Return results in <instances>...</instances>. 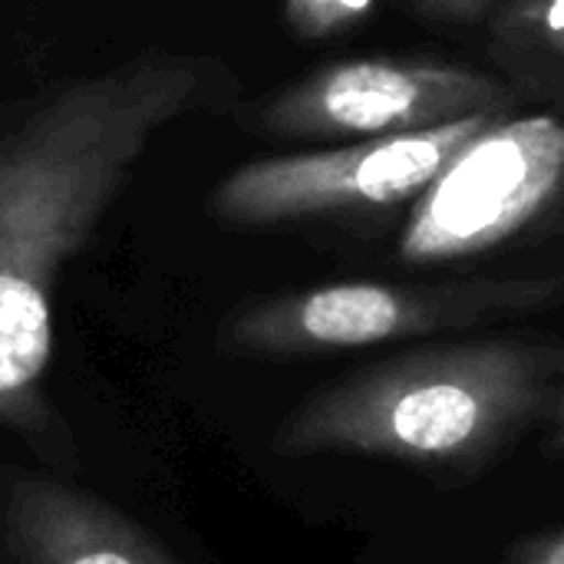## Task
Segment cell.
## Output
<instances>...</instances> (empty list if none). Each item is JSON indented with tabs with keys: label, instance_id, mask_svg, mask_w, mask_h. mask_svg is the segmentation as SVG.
I'll use <instances>...</instances> for the list:
<instances>
[{
	"label": "cell",
	"instance_id": "1",
	"mask_svg": "<svg viewBox=\"0 0 564 564\" xmlns=\"http://www.w3.org/2000/svg\"><path fill=\"white\" fill-rule=\"evenodd\" d=\"M231 69L145 53L0 116V420L30 426L53 357V294L149 145L215 106Z\"/></svg>",
	"mask_w": 564,
	"mask_h": 564
},
{
	"label": "cell",
	"instance_id": "2",
	"mask_svg": "<svg viewBox=\"0 0 564 564\" xmlns=\"http://www.w3.org/2000/svg\"><path fill=\"white\" fill-rule=\"evenodd\" d=\"M562 393L558 340L416 347L307 397L281 426L278 446L294 456L354 453L436 482H473L549 426Z\"/></svg>",
	"mask_w": 564,
	"mask_h": 564
},
{
	"label": "cell",
	"instance_id": "3",
	"mask_svg": "<svg viewBox=\"0 0 564 564\" xmlns=\"http://www.w3.org/2000/svg\"><path fill=\"white\" fill-rule=\"evenodd\" d=\"M564 304V274L436 284L340 281L261 301L235 317L231 344L261 357H314L426 340Z\"/></svg>",
	"mask_w": 564,
	"mask_h": 564
},
{
	"label": "cell",
	"instance_id": "4",
	"mask_svg": "<svg viewBox=\"0 0 564 564\" xmlns=\"http://www.w3.org/2000/svg\"><path fill=\"white\" fill-rule=\"evenodd\" d=\"M564 185V119H496L416 195L400 231L406 264H449L512 241Z\"/></svg>",
	"mask_w": 564,
	"mask_h": 564
},
{
	"label": "cell",
	"instance_id": "5",
	"mask_svg": "<svg viewBox=\"0 0 564 564\" xmlns=\"http://www.w3.org/2000/svg\"><path fill=\"white\" fill-rule=\"evenodd\" d=\"M496 119L499 112H476L426 132L258 159L221 178L208 208L218 221L241 228L377 212L416 198Z\"/></svg>",
	"mask_w": 564,
	"mask_h": 564
},
{
	"label": "cell",
	"instance_id": "6",
	"mask_svg": "<svg viewBox=\"0 0 564 564\" xmlns=\"http://www.w3.org/2000/svg\"><path fill=\"white\" fill-rule=\"evenodd\" d=\"M496 76L423 59H344L281 89L254 112V129L281 139H383L426 132L476 112H499Z\"/></svg>",
	"mask_w": 564,
	"mask_h": 564
},
{
	"label": "cell",
	"instance_id": "7",
	"mask_svg": "<svg viewBox=\"0 0 564 564\" xmlns=\"http://www.w3.org/2000/svg\"><path fill=\"white\" fill-rule=\"evenodd\" d=\"M0 549L13 564H178L122 512L26 473L0 476Z\"/></svg>",
	"mask_w": 564,
	"mask_h": 564
},
{
	"label": "cell",
	"instance_id": "8",
	"mask_svg": "<svg viewBox=\"0 0 564 564\" xmlns=\"http://www.w3.org/2000/svg\"><path fill=\"white\" fill-rule=\"evenodd\" d=\"M502 30L522 46L564 56V0H506Z\"/></svg>",
	"mask_w": 564,
	"mask_h": 564
},
{
	"label": "cell",
	"instance_id": "9",
	"mask_svg": "<svg viewBox=\"0 0 564 564\" xmlns=\"http://www.w3.org/2000/svg\"><path fill=\"white\" fill-rule=\"evenodd\" d=\"M377 0H284L288 23L304 40H324L357 26Z\"/></svg>",
	"mask_w": 564,
	"mask_h": 564
},
{
	"label": "cell",
	"instance_id": "10",
	"mask_svg": "<svg viewBox=\"0 0 564 564\" xmlns=\"http://www.w3.org/2000/svg\"><path fill=\"white\" fill-rule=\"evenodd\" d=\"M506 564H564V529L535 532L512 542Z\"/></svg>",
	"mask_w": 564,
	"mask_h": 564
},
{
	"label": "cell",
	"instance_id": "11",
	"mask_svg": "<svg viewBox=\"0 0 564 564\" xmlns=\"http://www.w3.org/2000/svg\"><path fill=\"white\" fill-rule=\"evenodd\" d=\"M423 10L440 13V17H453V20H473L479 17L492 0H416Z\"/></svg>",
	"mask_w": 564,
	"mask_h": 564
},
{
	"label": "cell",
	"instance_id": "12",
	"mask_svg": "<svg viewBox=\"0 0 564 564\" xmlns=\"http://www.w3.org/2000/svg\"><path fill=\"white\" fill-rule=\"evenodd\" d=\"M545 443H549L552 456H564V393L558 406H555V413H552V420H549V426H545Z\"/></svg>",
	"mask_w": 564,
	"mask_h": 564
}]
</instances>
